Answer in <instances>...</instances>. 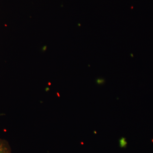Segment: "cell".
<instances>
[{
    "instance_id": "6da1fadb",
    "label": "cell",
    "mask_w": 153,
    "mask_h": 153,
    "mask_svg": "<svg viewBox=\"0 0 153 153\" xmlns=\"http://www.w3.org/2000/svg\"><path fill=\"white\" fill-rule=\"evenodd\" d=\"M0 153H12L8 143L1 139H0Z\"/></svg>"
},
{
    "instance_id": "3957f363",
    "label": "cell",
    "mask_w": 153,
    "mask_h": 153,
    "mask_svg": "<svg viewBox=\"0 0 153 153\" xmlns=\"http://www.w3.org/2000/svg\"><path fill=\"white\" fill-rule=\"evenodd\" d=\"M97 83H98V84H101V83H102L103 82H104V81H103L102 79H101V80H100V79H98V80H97Z\"/></svg>"
},
{
    "instance_id": "7a4b0ae2",
    "label": "cell",
    "mask_w": 153,
    "mask_h": 153,
    "mask_svg": "<svg viewBox=\"0 0 153 153\" xmlns=\"http://www.w3.org/2000/svg\"><path fill=\"white\" fill-rule=\"evenodd\" d=\"M120 146H121L122 147H124L125 146H126V139L124 138H122L120 140Z\"/></svg>"
}]
</instances>
